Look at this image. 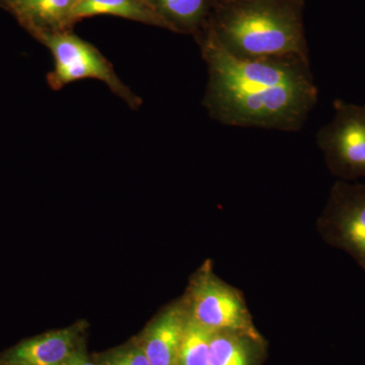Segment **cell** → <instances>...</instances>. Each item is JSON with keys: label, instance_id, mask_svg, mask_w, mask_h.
<instances>
[{"label": "cell", "instance_id": "1", "mask_svg": "<svg viewBox=\"0 0 365 365\" xmlns=\"http://www.w3.org/2000/svg\"><path fill=\"white\" fill-rule=\"evenodd\" d=\"M196 38L208 68L203 104L213 120L232 127L302 130L319 98L309 60L240 59L207 29Z\"/></svg>", "mask_w": 365, "mask_h": 365}, {"label": "cell", "instance_id": "2", "mask_svg": "<svg viewBox=\"0 0 365 365\" xmlns=\"http://www.w3.org/2000/svg\"><path fill=\"white\" fill-rule=\"evenodd\" d=\"M302 0L216 2L205 29L232 56L309 60Z\"/></svg>", "mask_w": 365, "mask_h": 365}, {"label": "cell", "instance_id": "3", "mask_svg": "<svg viewBox=\"0 0 365 365\" xmlns=\"http://www.w3.org/2000/svg\"><path fill=\"white\" fill-rule=\"evenodd\" d=\"M182 302L189 319L211 332L227 331L262 339L255 328L244 294L220 279L210 261L192 278L188 294Z\"/></svg>", "mask_w": 365, "mask_h": 365}, {"label": "cell", "instance_id": "4", "mask_svg": "<svg viewBox=\"0 0 365 365\" xmlns=\"http://www.w3.org/2000/svg\"><path fill=\"white\" fill-rule=\"evenodd\" d=\"M39 39L51 51L54 71L48 76V83L54 90L86 78L103 81L131 107L140 105L139 98L120 81L113 66L97 48L81 39L71 31L42 34Z\"/></svg>", "mask_w": 365, "mask_h": 365}, {"label": "cell", "instance_id": "5", "mask_svg": "<svg viewBox=\"0 0 365 365\" xmlns=\"http://www.w3.org/2000/svg\"><path fill=\"white\" fill-rule=\"evenodd\" d=\"M330 122L316 134L327 168L338 180L365 178V105L334 101Z\"/></svg>", "mask_w": 365, "mask_h": 365}, {"label": "cell", "instance_id": "6", "mask_svg": "<svg viewBox=\"0 0 365 365\" xmlns=\"http://www.w3.org/2000/svg\"><path fill=\"white\" fill-rule=\"evenodd\" d=\"M319 237L365 271V184L337 180L317 220Z\"/></svg>", "mask_w": 365, "mask_h": 365}, {"label": "cell", "instance_id": "7", "mask_svg": "<svg viewBox=\"0 0 365 365\" xmlns=\"http://www.w3.org/2000/svg\"><path fill=\"white\" fill-rule=\"evenodd\" d=\"M83 359L71 328L24 341L0 355V365H74Z\"/></svg>", "mask_w": 365, "mask_h": 365}, {"label": "cell", "instance_id": "8", "mask_svg": "<svg viewBox=\"0 0 365 365\" xmlns=\"http://www.w3.org/2000/svg\"><path fill=\"white\" fill-rule=\"evenodd\" d=\"M188 323L184 302L165 309L148 327L140 343L151 365H178L180 347Z\"/></svg>", "mask_w": 365, "mask_h": 365}, {"label": "cell", "instance_id": "9", "mask_svg": "<svg viewBox=\"0 0 365 365\" xmlns=\"http://www.w3.org/2000/svg\"><path fill=\"white\" fill-rule=\"evenodd\" d=\"M78 0H18L9 7L19 21L35 36L66 32L76 23Z\"/></svg>", "mask_w": 365, "mask_h": 365}, {"label": "cell", "instance_id": "10", "mask_svg": "<svg viewBox=\"0 0 365 365\" xmlns=\"http://www.w3.org/2000/svg\"><path fill=\"white\" fill-rule=\"evenodd\" d=\"M168 26L177 33L197 34L207 25L216 0H148Z\"/></svg>", "mask_w": 365, "mask_h": 365}, {"label": "cell", "instance_id": "11", "mask_svg": "<svg viewBox=\"0 0 365 365\" xmlns=\"http://www.w3.org/2000/svg\"><path fill=\"white\" fill-rule=\"evenodd\" d=\"M96 16H118L168 30V26L148 0H78L74 9L76 23Z\"/></svg>", "mask_w": 365, "mask_h": 365}, {"label": "cell", "instance_id": "12", "mask_svg": "<svg viewBox=\"0 0 365 365\" xmlns=\"http://www.w3.org/2000/svg\"><path fill=\"white\" fill-rule=\"evenodd\" d=\"M262 339L246 334L213 332L210 340V365H254L255 349Z\"/></svg>", "mask_w": 365, "mask_h": 365}, {"label": "cell", "instance_id": "13", "mask_svg": "<svg viewBox=\"0 0 365 365\" xmlns=\"http://www.w3.org/2000/svg\"><path fill=\"white\" fill-rule=\"evenodd\" d=\"M212 334L188 318L178 356V365H210Z\"/></svg>", "mask_w": 365, "mask_h": 365}, {"label": "cell", "instance_id": "14", "mask_svg": "<svg viewBox=\"0 0 365 365\" xmlns=\"http://www.w3.org/2000/svg\"><path fill=\"white\" fill-rule=\"evenodd\" d=\"M104 365H151L141 345L130 346L113 353Z\"/></svg>", "mask_w": 365, "mask_h": 365}, {"label": "cell", "instance_id": "15", "mask_svg": "<svg viewBox=\"0 0 365 365\" xmlns=\"http://www.w3.org/2000/svg\"><path fill=\"white\" fill-rule=\"evenodd\" d=\"M18 1V0H0V4H2V6H6L7 9H9L14 2Z\"/></svg>", "mask_w": 365, "mask_h": 365}, {"label": "cell", "instance_id": "16", "mask_svg": "<svg viewBox=\"0 0 365 365\" xmlns=\"http://www.w3.org/2000/svg\"><path fill=\"white\" fill-rule=\"evenodd\" d=\"M74 365H97V364H91V362L86 361V360L83 359L79 360V361L76 362V364Z\"/></svg>", "mask_w": 365, "mask_h": 365}, {"label": "cell", "instance_id": "17", "mask_svg": "<svg viewBox=\"0 0 365 365\" xmlns=\"http://www.w3.org/2000/svg\"><path fill=\"white\" fill-rule=\"evenodd\" d=\"M217 2L235 1V0H216Z\"/></svg>", "mask_w": 365, "mask_h": 365}]
</instances>
